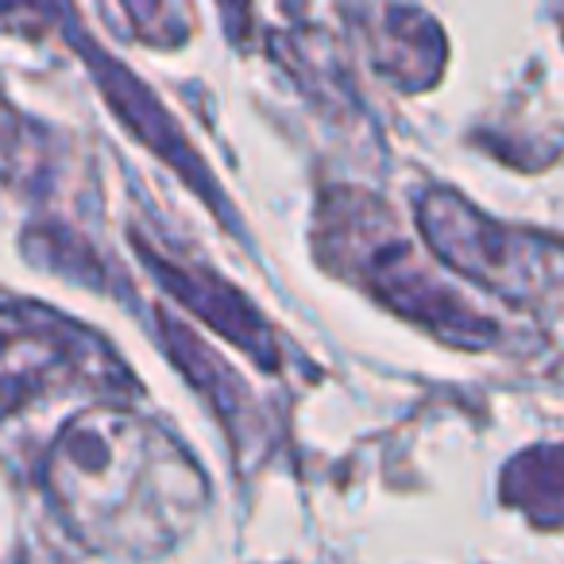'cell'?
<instances>
[{
  "mask_svg": "<svg viewBox=\"0 0 564 564\" xmlns=\"http://www.w3.org/2000/svg\"><path fill=\"white\" fill-rule=\"evenodd\" d=\"M51 471L70 522L97 545L128 549L124 530H132L140 518L148 545L159 549L171 541V530L148 514V499L174 507L189 502L182 484L189 468L178 460V453L163 448L155 433L128 417L89 414L70 422L55 448Z\"/></svg>",
  "mask_w": 564,
  "mask_h": 564,
  "instance_id": "obj_1",
  "label": "cell"
},
{
  "mask_svg": "<svg viewBox=\"0 0 564 564\" xmlns=\"http://www.w3.org/2000/svg\"><path fill=\"white\" fill-rule=\"evenodd\" d=\"M422 228L448 263L510 299H533L564 279L561 248H549L538 236L502 232L448 194L425 197Z\"/></svg>",
  "mask_w": 564,
  "mask_h": 564,
  "instance_id": "obj_2",
  "label": "cell"
},
{
  "mask_svg": "<svg viewBox=\"0 0 564 564\" xmlns=\"http://www.w3.org/2000/svg\"><path fill=\"white\" fill-rule=\"evenodd\" d=\"M58 333L55 322L0 317V394H32L70 371L82 348H70Z\"/></svg>",
  "mask_w": 564,
  "mask_h": 564,
  "instance_id": "obj_3",
  "label": "cell"
},
{
  "mask_svg": "<svg viewBox=\"0 0 564 564\" xmlns=\"http://www.w3.org/2000/svg\"><path fill=\"white\" fill-rule=\"evenodd\" d=\"M155 271L163 274L166 282H171V291L178 294V299L186 302L189 310H197L205 322L217 325L225 337H232L236 345H243L248 352H256L259 364H267V368H271L274 356L263 348L267 345V329L259 325V317L248 310V302H240L232 291H228V286H220V282L194 279V274L178 271V267L155 263Z\"/></svg>",
  "mask_w": 564,
  "mask_h": 564,
  "instance_id": "obj_4",
  "label": "cell"
},
{
  "mask_svg": "<svg viewBox=\"0 0 564 564\" xmlns=\"http://www.w3.org/2000/svg\"><path fill=\"white\" fill-rule=\"evenodd\" d=\"M510 499L533 514V522H564V448H538L525 453L510 468Z\"/></svg>",
  "mask_w": 564,
  "mask_h": 564,
  "instance_id": "obj_5",
  "label": "cell"
}]
</instances>
